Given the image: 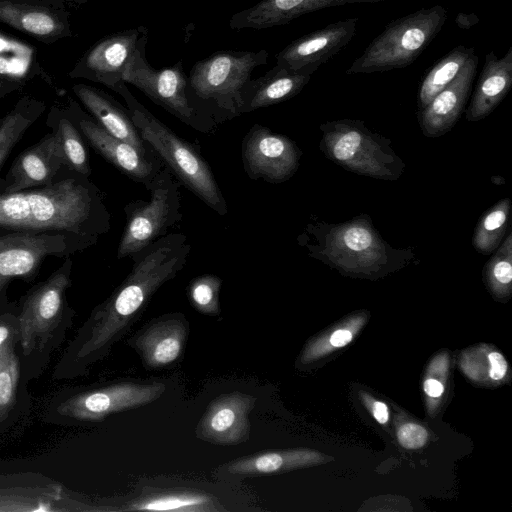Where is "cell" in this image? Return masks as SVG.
I'll return each mask as SVG.
<instances>
[{
  "instance_id": "cell-7",
  "label": "cell",
  "mask_w": 512,
  "mask_h": 512,
  "mask_svg": "<svg viewBox=\"0 0 512 512\" xmlns=\"http://www.w3.org/2000/svg\"><path fill=\"white\" fill-rule=\"evenodd\" d=\"M446 19V9L435 5L390 22L346 74L386 72L410 65L441 31Z\"/></svg>"
},
{
  "instance_id": "cell-10",
  "label": "cell",
  "mask_w": 512,
  "mask_h": 512,
  "mask_svg": "<svg viewBox=\"0 0 512 512\" xmlns=\"http://www.w3.org/2000/svg\"><path fill=\"white\" fill-rule=\"evenodd\" d=\"M92 245L59 233L0 235V296L14 279L34 280L47 257L66 258Z\"/></svg>"
},
{
  "instance_id": "cell-5",
  "label": "cell",
  "mask_w": 512,
  "mask_h": 512,
  "mask_svg": "<svg viewBox=\"0 0 512 512\" xmlns=\"http://www.w3.org/2000/svg\"><path fill=\"white\" fill-rule=\"evenodd\" d=\"M268 52L217 51L191 68L188 96L216 124L239 116L240 93L255 68L267 63Z\"/></svg>"
},
{
  "instance_id": "cell-36",
  "label": "cell",
  "mask_w": 512,
  "mask_h": 512,
  "mask_svg": "<svg viewBox=\"0 0 512 512\" xmlns=\"http://www.w3.org/2000/svg\"><path fill=\"white\" fill-rule=\"evenodd\" d=\"M491 365L489 375L494 380L502 379L507 372V362L505 358L498 352H491L488 355Z\"/></svg>"
},
{
  "instance_id": "cell-20",
  "label": "cell",
  "mask_w": 512,
  "mask_h": 512,
  "mask_svg": "<svg viewBox=\"0 0 512 512\" xmlns=\"http://www.w3.org/2000/svg\"><path fill=\"white\" fill-rule=\"evenodd\" d=\"M384 0H262L235 13L229 20L231 29H265L284 25L302 15L348 4L378 3Z\"/></svg>"
},
{
  "instance_id": "cell-17",
  "label": "cell",
  "mask_w": 512,
  "mask_h": 512,
  "mask_svg": "<svg viewBox=\"0 0 512 512\" xmlns=\"http://www.w3.org/2000/svg\"><path fill=\"white\" fill-rule=\"evenodd\" d=\"M65 167L66 161L59 140L51 131L14 159L6 175L0 178V193L50 185Z\"/></svg>"
},
{
  "instance_id": "cell-35",
  "label": "cell",
  "mask_w": 512,
  "mask_h": 512,
  "mask_svg": "<svg viewBox=\"0 0 512 512\" xmlns=\"http://www.w3.org/2000/svg\"><path fill=\"white\" fill-rule=\"evenodd\" d=\"M398 440L401 445L408 449H418L424 446L427 441V431L421 425L407 423L398 430Z\"/></svg>"
},
{
  "instance_id": "cell-26",
  "label": "cell",
  "mask_w": 512,
  "mask_h": 512,
  "mask_svg": "<svg viewBox=\"0 0 512 512\" xmlns=\"http://www.w3.org/2000/svg\"><path fill=\"white\" fill-rule=\"evenodd\" d=\"M47 125L59 140L66 166L83 176L90 177L92 170L86 141L65 110L53 107L49 112Z\"/></svg>"
},
{
  "instance_id": "cell-16",
  "label": "cell",
  "mask_w": 512,
  "mask_h": 512,
  "mask_svg": "<svg viewBox=\"0 0 512 512\" xmlns=\"http://www.w3.org/2000/svg\"><path fill=\"white\" fill-rule=\"evenodd\" d=\"M358 18H349L308 33L276 54V64L312 75L354 37Z\"/></svg>"
},
{
  "instance_id": "cell-22",
  "label": "cell",
  "mask_w": 512,
  "mask_h": 512,
  "mask_svg": "<svg viewBox=\"0 0 512 512\" xmlns=\"http://www.w3.org/2000/svg\"><path fill=\"white\" fill-rule=\"evenodd\" d=\"M72 90L90 116L106 132L143 152H154L141 137L127 107L114 97L82 83L74 85Z\"/></svg>"
},
{
  "instance_id": "cell-23",
  "label": "cell",
  "mask_w": 512,
  "mask_h": 512,
  "mask_svg": "<svg viewBox=\"0 0 512 512\" xmlns=\"http://www.w3.org/2000/svg\"><path fill=\"white\" fill-rule=\"evenodd\" d=\"M310 78L309 74L276 64L263 76L246 82L240 93L239 115L293 98Z\"/></svg>"
},
{
  "instance_id": "cell-14",
  "label": "cell",
  "mask_w": 512,
  "mask_h": 512,
  "mask_svg": "<svg viewBox=\"0 0 512 512\" xmlns=\"http://www.w3.org/2000/svg\"><path fill=\"white\" fill-rule=\"evenodd\" d=\"M165 389L161 382L117 383L70 397L59 405L58 413L77 420L98 421L115 412L147 405Z\"/></svg>"
},
{
  "instance_id": "cell-38",
  "label": "cell",
  "mask_w": 512,
  "mask_h": 512,
  "mask_svg": "<svg viewBox=\"0 0 512 512\" xmlns=\"http://www.w3.org/2000/svg\"><path fill=\"white\" fill-rule=\"evenodd\" d=\"M424 391L430 397H440L444 391L443 384L435 379L429 378L424 382Z\"/></svg>"
},
{
  "instance_id": "cell-34",
  "label": "cell",
  "mask_w": 512,
  "mask_h": 512,
  "mask_svg": "<svg viewBox=\"0 0 512 512\" xmlns=\"http://www.w3.org/2000/svg\"><path fill=\"white\" fill-rule=\"evenodd\" d=\"M17 383V359L10 356L0 366V414L4 413L11 405Z\"/></svg>"
},
{
  "instance_id": "cell-18",
  "label": "cell",
  "mask_w": 512,
  "mask_h": 512,
  "mask_svg": "<svg viewBox=\"0 0 512 512\" xmlns=\"http://www.w3.org/2000/svg\"><path fill=\"white\" fill-rule=\"evenodd\" d=\"M257 398L240 391L219 395L207 406L196 427V436L218 445H236L250 437L249 413Z\"/></svg>"
},
{
  "instance_id": "cell-13",
  "label": "cell",
  "mask_w": 512,
  "mask_h": 512,
  "mask_svg": "<svg viewBox=\"0 0 512 512\" xmlns=\"http://www.w3.org/2000/svg\"><path fill=\"white\" fill-rule=\"evenodd\" d=\"M301 156L292 139L260 124L253 125L242 140L243 168L252 180L285 182L298 170Z\"/></svg>"
},
{
  "instance_id": "cell-19",
  "label": "cell",
  "mask_w": 512,
  "mask_h": 512,
  "mask_svg": "<svg viewBox=\"0 0 512 512\" xmlns=\"http://www.w3.org/2000/svg\"><path fill=\"white\" fill-rule=\"evenodd\" d=\"M478 57L473 54L456 78L418 112L422 133L435 138L449 132L458 121L475 78Z\"/></svg>"
},
{
  "instance_id": "cell-21",
  "label": "cell",
  "mask_w": 512,
  "mask_h": 512,
  "mask_svg": "<svg viewBox=\"0 0 512 512\" xmlns=\"http://www.w3.org/2000/svg\"><path fill=\"white\" fill-rule=\"evenodd\" d=\"M188 330V323L183 315L165 316L143 330L132 345L147 368L167 367L181 356Z\"/></svg>"
},
{
  "instance_id": "cell-40",
  "label": "cell",
  "mask_w": 512,
  "mask_h": 512,
  "mask_svg": "<svg viewBox=\"0 0 512 512\" xmlns=\"http://www.w3.org/2000/svg\"><path fill=\"white\" fill-rule=\"evenodd\" d=\"M20 84L0 79V98L18 89Z\"/></svg>"
},
{
  "instance_id": "cell-31",
  "label": "cell",
  "mask_w": 512,
  "mask_h": 512,
  "mask_svg": "<svg viewBox=\"0 0 512 512\" xmlns=\"http://www.w3.org/2000/svg\"><path fill=\"white\" fill-rule=\"evenodd\" d=\"M211 498L195 492H173L144 498L132 503L128 510L203 511L210 510Z\"/></svg>"
},
{
  "instance_id": "cell-2",
  "label": "cell",
  "mask_w": 512,
  "mask_h": 512,
  "mask_svg": "<svg viewBox=\"0 0 512 512\" xmlns=\"http://www.w3.org/2000/svg\"><path fill=\"white\" fill-rule=\"evenodd\" d=\"M191 245L183 233H170L130 256V273L96 310L91 332L78 357L101 352L122 334L151 297L185 266Z\"/></svg>"
},
{
  "instance_id": "cell-28",
  "label": "cell",
  "mask_w": 512,
  "mask_h": 512,
  "mask_svg": "<svg viewBox=\"0 0 512 512\" xmlns=\"http://www.w3.org/2000/svg\"><path fill=\"white\" fill-rule=\"evenodd\" d=\"M45 109L46 105L42 101L23 97L0 120V171L15 145Z\"/></svg>"
},
{
  "instance_id": "cell-27",
  "label": "cell",
  "mask_w": 512,
  "mask_h": 512,
  "mask_svg": "<svg viewBox=\"0 0 512 512\" xmlns=\"http://www.w3.org/2000/svg\"><path fill=\"white\" fill-rule=\"evenodd\" d=\"M307 463V454L303 451H266L241 457L225 463L220 470L234 475L260 476Z\"/></svg>"
},
{
  "instance_id": "cell-3",
  "label": "cell",
  "mask_w": 512,
  "mask_h": 512,
  "mask_svg": "<svg viewBox=\"0 0 512 512\" xmlns=\"http://www.w3.org/2000/svg\"><path fill=\"white\" fill-rule=\"evenodd\" d=\"M297 241L310 257L349 277L377 279L416 262L414 250L385 241L368 214L341 223L314 219Z\"/></svg>"
},
{
  "instance_id": "cell-29",
  "label": "cell",
  "mask_w": 512,
  "mask_h": 512,
  "mask_svg": "<svg viewBox=\"0 0 512 512\" xmlns=\"http://www.w3.org/2000/svg\"><path fill=\"white\" fill-rule=\"evenodd\" d=\"M473 54H475L473 47L458 45L433 66L420 86L419 110L456 78Z\"/></svg>"
},
{
  "instance_id": "cell-24",
  "label": "cell",
  "mask_w": 512,
  "mask_h": 512,
  "mask_svg": "<svg viewBox=\"0 0 512 512\" xmlns=\"http://www.w3.org/2000/svg\"><path fill=\"white\" fill-rule=\"evenodd\" d=\"M512 87V47L497 57L494 51L485 56L483 69L474 94L466 110L468 121H479L489 116Z\"/></svg>"
},
{
  "instance_id": "cell-1",
  "label": "cell",
  "mask_w": 512,
  "mask_h": 512,
  "mask_svg": "<svg viewBox=\"0 0 512 512\" xmlns=\"http://www.w3.org/2000/svg\"><path fill=\"white\" fill-rule=\"evenodd\" d=\"M101 190L67 166L50 185L0 193V235L59 233L95 245L111 228Z\"/></svg>"
},
{
  "instance_id": "cell-33",
  "label": "cell",
  "mask_w": 512,
  "mask_h": 512,
  "mask_svg": "<svg viewBox=\"0 0 512 512\" xmlns=\"http://www.w3.org/2000/svg\"><path fill=\"white\" fill-rule=\"evenodd\" d=\"M222 282V279L214 274H203L193 278L187 287L191 305L202 314H220L219 296Z\"/></svg>"
},
{
  "instance_id": "cell-32",
  "label": "cell",
  "mask_w": 512,
  "mask_h": 512,
  "mask_svg": "<svg viewBox=\"0 0 512 512\" xmlns=\"http://www.w3.org/2000/svg\"><path fill=\"white\" fill-rule=\"evenodd\" d=\"M483 276L487 286L503 296L511 289L512 282V233L509 232L499 247L485 263Z\"/></svg>"
},
{
  "instance_id": "cell-30",
  "label": "cell",
  "mask_w": 512,
  "mask_h": 512,
  "mask_svg": "<svg viewBox=\"0 0 512 512\" xmlns=\"http://www.w3.org/2000/svg\"><path fill=\"white\" fill-rule=\"evenodd\" d=\"M510 198H503L489 208L478 220L472 245L482 255L492 254L501 244L509 227Z\"/></svg>"
},
{
  "instance_id": "cell-6",
  "label": "cell",
  "mask_w": 512,
  "mask_h": 512,
  "mask_svg": "<svg viewBox=\"0 0 512 512\" xmlns=\"http://www.w3.org/2000/svg\"><path fill=\"white\" fill-rule=\"evenodd\" d=\"M320 130V151L343 169L385 181L402 176L405 163L391 146V139L371 131L362 120L327 121Z\"/></svg>"
},
{
  "instance_id": "cell-37",
  "label": "cell",
  "mask_w": 512,
  "mask_h": 512,
  "mask_svg": "<svg viewBox=\"0 0 512 512\" xmlns=\"http://www.w3.org/2000/svg\"><path fill=\"white\" fill-rule=\"evenodd\" d=\"M352 337V333L349 330L339 329L331 335L330 343L335 347H343L352 340Z\"/></svg>"
},
{
  "instance_id": "cell-12",
  "label": "cell",
  "mask_w": 512,
  "mask_h": 512,
  "mask_svg": "<svg viewBox=\"0 0 512 512\" xmlns=\"http://www.w3.org/2000/svg\"><path fill=\"white\" fill-rule=\"evenodd\" d=\"M85 141L107 162L132 181L141 183L148 190L164 168L155 152H143L108 132L86 113L77 102L69 100L64 108Z\"/></svg>"
},
{
  "instance_id": "cell-8",
  "label": "cell",
  "mask_w": 512,
  "mask_h": 512,
  "mask_svg": "<svg viewBox=\"0 0 512 512\" xmlns=\"http://www.w3.org/2000/svg\"><path fill=\"white\" fill-rule=\"evenodd\" d=\"M180 182L168 167L149 187L150 200H134L124 207L126 224L117 248V259L130 257L167 234L182 219Z\"/></svg>"
},
{
  "instance_id": "cell-15",
  "label": "cell",
  "mask_w": 512,
  "mask_h": 512,
  "mask_svg": "<svg viewBox=\"0 0 512 512\" xmlns=\"http://www.w3.org/2000/svg\"><path fill=\"white\" fill-rule=\"evenodd\" d=\"M146 38L148 29L138 26L101 39L86 52L73 75L102 83L114 91L124 82L125 69Z\"/></svg>"
},
{
  "instance_id": "cell-25",
  "label": "cell",
  "mask_w": 512,
  "mask_h": 512,
  "mask_svg": "<svg viewBox=\"0 0 512 512\" xmlns=\"http://www.w3.org/2000/svg\"><path fill=\"white\" fill-rule=\"evenodd\" d=\"M0 21L41 40L65 35L66 23L54 9L24 0H0Z\"/></svg>"
},
{
  "instance_id": "cell-4",
  "label": "cell",
  "mask_w": 512,
  "mask_h": 512,
  "mask_svg": "<svg viewBox=\"0 0 512 512\" xmlns=\"http://www.w3.org/2000/svg\"><path fill=\"white\" fill-rule=\"evenodd\" d=\"M124 99L132 121L143 140L169 168L174 177L219 215L228 205L199 146L183 139L141 104L121 82L114 89Z\"/></svg>"
},
{
  "instance_id": "cell-39",
  "label": "cell",
  "mask_w": 512,
  "mask_h": 512,
  "mask_svg": "<svg viewBox=\"0 0 512 512\" xmlns=\"http://www.w3.org/2000/svg\"><path fill=\"white\" fill-rule=\"evenodd\" d=\"M373 416L381 424L387 422L389 414L385 403L377 401L373 404Z\"/></svg>"
},
{
  "instance_id": "cell-11",
  "label": "cell",
  "mask_w": 512,
  "mask_h": 512,
  "mask_svg": "<svg viewBox=\"0 0 512 512\" xmlns=\"http://www.w3.org/2000/svg\"><path fill=\"white\" fill-rule=\"evenodd\" d=\"M72 267V259L64 258L56 271L24 296L17 322L21 346L26 354L61 320L66 307V290L71 285Z\"/></svg>"
},
{
  "instance_id": "cell-41",
  "label": "cell",
  "mask_w": 512,
  "mask_h": 512,
  "mask_svg": "<svg viewBox=\"0 0 512 512\" xmlns=\"http://www.w3.org/2000/svg\"><path fill=\"white\" fill-rule=\"evenodd\" d=\"M76 1H86V0H76Z\"/></svg>"
},
{
  "instance_id": "cell-9",
  "label": "cell",
  "mask_w": 512,
  "mask_h": 512,
  "mask_svg": "<svg viewBox=\"0 0 512 512\" xmlns=\"http://www.w3.org/2000/svg\"><path fill=\"white\" fill-rule=\"evenodd\" d=\"M147 42L148 38L137 48L125 69L123 81L138 88L184 124L202 133H213L217 124L203 115L189 99L182 60L170 67L153 68L146 59Z\"/></svg>"
}]
</instances>
